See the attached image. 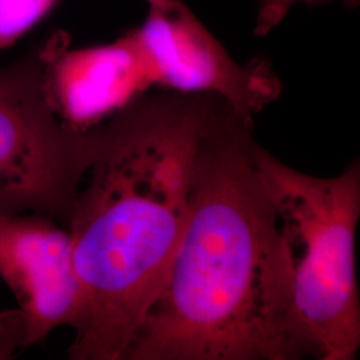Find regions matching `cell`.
Wrapping results in <instances>:
<instances>
[{
    "label": "cell",
    "mask_w": 360,
    "mask_h": 360,
    "mask_svg": "<svg viewBox=\"0 0 360 360\" xmlns=\"http://www.w3.org/2000/svg\"><path fill=\"white\" fill-rule=\"evenodd\" d=\"M259 147L252 120L221 101L198 148L178 250L124 360L316 358Z\"/></svg>",
    "instance_id": "obj_1"
},
{
    "label": "cell",
    "mask_w": 360,
    "mask_h": 360,
    "mask_svg": "<svg viewBox=\"0 0 360 360\" xmlns=\"http://www.w3.org/2000/svg\"><path fill=\"white\" fill-rule=\"evenodd\" d=\"M223 99L144 94L89 129V181L65 224L86 309L72 360H124L184 230L200 139Z\"/></svg>",
    "instance_id": "obj_2"
},
{
    "label": "cell",
    "mask_w": 360,
    "mask_h": 360,
    "mask_svg": "<svg viewBox=\"0 0 360 360\" xmlns=\"http://www.w3.org/2000/svg\"><path fill=\"white\" fill-rule=\"evenodd\" d=\"M257 160L291 271L296 318L322 360H354L360 348L356 230L360 163L318 178L266 151Z\"/></svg>",
    "instance_id": "obj_3"
},
{
    "label": "cell",
    "mask_w": 360,
    "mask_h": 360,
    "mask_svg": "<svg viewBox=\"0 0 360 360\" xmlns=\"http://www.w3.org/2000/svg\"><path fill=\"white\" fill-rule=\"evenodd\" d=\"M90 154L89 129L52 108L44 46L0 67V212H38L65 227Z\"/></svg>",
    "instance_id": "obj_4"
},
{
    "label": "cell",
    "mask_w": 360,
    "mask_h": 360,
    "mask_svg": "<svg viewBox=\"0 0 360 360\" xmlns=\"http://www.w3.org/2000/svg\"><path fill=\"white\" fill-rule=\"evenodd\" d=\"M146 3L147 16L134 30L156 86L218 96L250 120L279 98L282 83L270 63L236 62L184 0Z\"/></svg>",
    "instance_id": "obj_5"
},
{
    "label": "cell",
    "mask_w": 360,
    "mask_h": 360,
    "mask_svg": "<svg viewBox=\"0 0 360 360\" xmlns=\"http://www.w3.org/2000/svg\"><path fill=\"white\" fill-rule=\"evenodd\" d=\"M0 278L19 303L20 343L43 342L53 330H77L86 299L72 240L55 219L32 212H0Z\"/></svg>",
    "instance_id": "obj_6"
},
{
    "label": "cell",
    "mask_w": 360,
    "mask_h": 360,
    "mask_svg": "<svg viewBox=\"0 0 360 360\" xmlns=\"http://www.w3.org/2000/svg\"><path fill=\"white\" fill-rule=\"evenodd\" d=\"M46 46V89L52 108L68 126L89 129L155 87L135 30L115 41L70 50L65 34Z\"/></svg>",
    "instance_id": "obj_7"
},
{
    "label": "cell",
    "mask_w": 360,
    "mask_h": 360,
    "mask_svg": "<svg viewBox=\"0 0 360 360\" xmlns=\"http://www.w3.org/2000/svg\"><path fill=\"white\" fill-rule=\"evenodd\" d=\"M59 0H0V52L13 47L51 13Z\"/></svg>",
    "instance_id": "obj_8"
}]
</instances>
